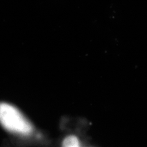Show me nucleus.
<instances>
[{
  "label": "nucleus",
  "mask_w": 147,
  "mask_h": 147,
  "mask_svg": "<svg viewBox=\"0 0 147 147\" xmlns=\"http://www.w3.org/2000/svg\"><path fill=\"white\" fill-rule=\"evenodd\" d=\"M80 143L79 139L76 136L70 135L65 137L62 142V146L65 147H76L80 146Z\"/></svg>",
  "instance_id": "obj_2"
},
{
  "label": "nucleus",
  "mask_w": 147,
  "mask_h": 147,
  "mask_svg": "<svg viewBox=\"0 0 147 147\" xmlns=\"http://www.w3.org/2000/svg\"><path fill=\"white\" fill-rule=\"evenodd\" d=\"M0 124L7 131L28 136L34 127L26 117L16 107L7 103H0Z\"/></svg>",
  "instance_id": "obj_1"
}]
</instances>
